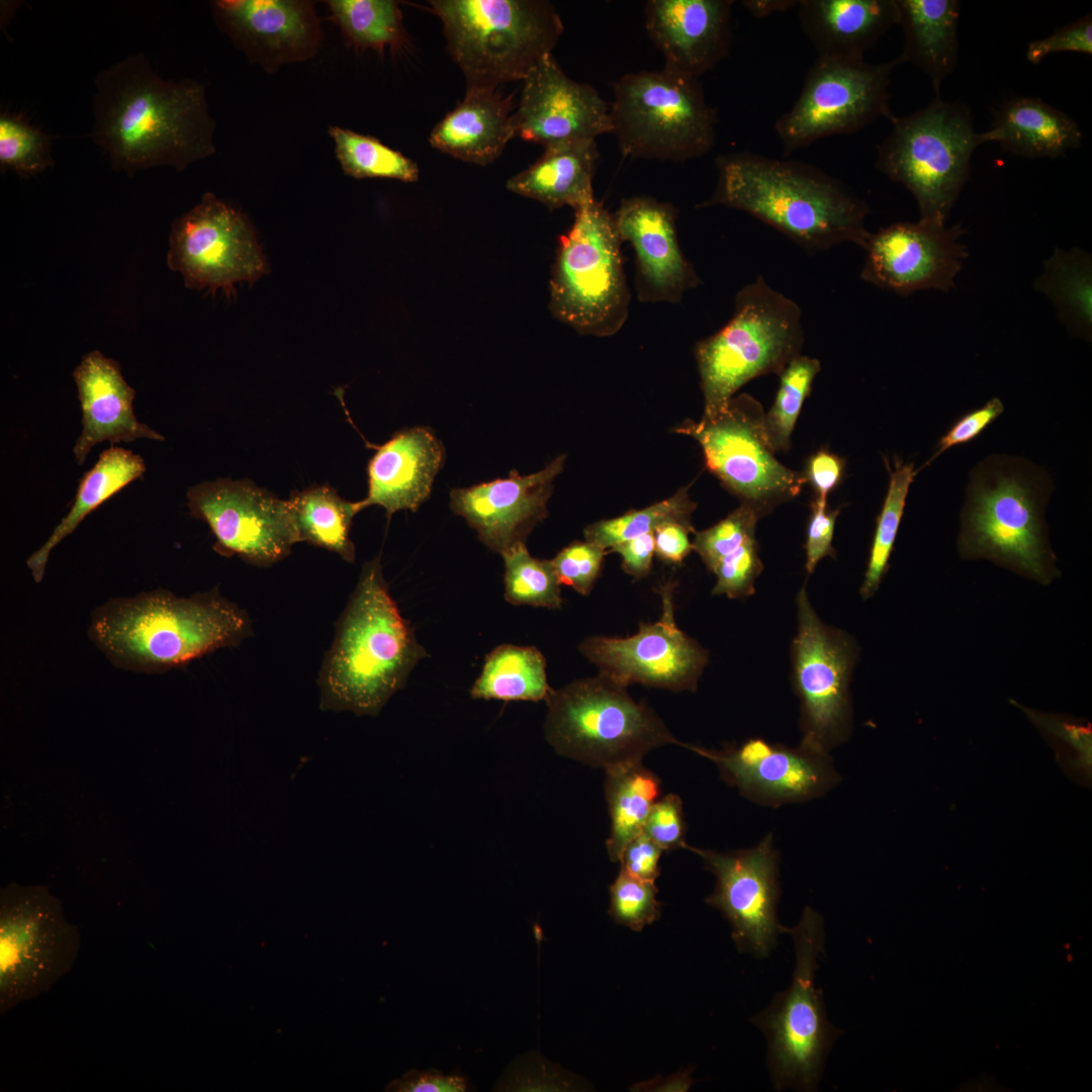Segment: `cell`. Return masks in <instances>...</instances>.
<instances>
[{"mask_svg":"<svg viewBox=\"0 0 1092 1092\" xmlns=\"http://www.w3.org/2000/svg\"><path fill=\"white\" fill-rule=\"evenodd\" d=\"M621 242L635 255V290L641 302H680L701 279L677 237L676 207L647 195L624 198L613 213Z\"/></svg>","mask_w":1092,"mask_h":1092,"instance_id":"obj_24","label":"cell"},{"mask_svg":"<svg viewBox=\"0 0 1092 1092\" xmlns=\"http://www.w3.org/2000/svg\"><path fill=\"white\" fill-rule=\"evenodd\" d=\"M804 339L802 310L796 301L760 275L740 288L731 318L695 346L703 418L716 416L748 381L780 374L801 354Z\"/></svg>","mask_w":1092,"mask_h":1092,"instance_id":"obj_7","label":"cell"},{"mask_svg":"<svg viewBox=\"0 0 1092 1092\" xmlns=\"http://www.w3.org/2000/svg\"><path fill=\"white\" fill-rule=\"evenodd\" d=\"M443 23L447 50L462 70L467 88L497 89L524 81L557 44L564 26L554 5L544 0H433Z\"/></svg>","mask_w":1092,"mask_h":1092,"instance_id":"obj_6","label":"cell"},{"mask_svg":"<svg viewBox=\"0 0 1092 1092\" xmlns=\"http://www.w3.org/2000/svg\"><path fill=\"white\" fill-rule=\"evenodd\" d=\"M838 514L839 509L830 510L827 502L815 498L812 503L805 543V568L808 574L814 571L824 557H834L832 540Z\"/></svg>","mask_w":1092,"mask_h":1092,"instance_id":"obj_54","label":"cell"},{"mask_svg":"<svg viewBox=\"0 0 1092 1092\" xmlns=\"http://www.w3.org/2000/svg\"><path fill=\"white\" fill-rule=\"evenodd\" d=\"M662 851L659 845L641 832L625 847L620 858L621 868L639 879L655 882Z\"/></svg>","mask_w":1092,"mask_h":1092,"instance_id":"obj_56","label":"cell"},{"mask_svg":"<svg viewBox=\"0 0 1092 1092\" xmlns=\"http://www.w3.org/2000/svg\"><path fill=\"white\" fill-rule=\"evenodd\" d=\"M1004 412V404L998 397L988 400L983 406L970 411L958 419L936 444L935 452L921 467L924 468L949 448L965 445L976 439Z\"/></svg>","mask_w":1092,"mask_h":1092,"instance_id":"obj_53","label":"cell"},{"mask_svg":"<svg viewBox=\"0 0 1092 1092\" xmlns=\"http://www.w3.org/2000/svg\"><path fill=\"white\" fill-rule=\"evenodd\" d=\"M762 568L756 539L749 540L715 565L712 572L717 581L712 594L725 595L730 599L751 596L755 592L754 583Z\"/></svg>","mask_w":1092,"mask_h":1092,"instance_id":"obj_49","label":"cell"},{"mask_svg":"<svg viewBox=\"0 0 1092 1092\" xmlns=\"http://www.w3.org/2000/svg\"><path fill=\"white\" fill-rule=\"evenodd\" d=\"M887 467L890 472L889 486L876 521L867 569L859 589L864 600L876 594L888 570L909 488L918 473L913 462L903 463L896 460L893 469L888 464Z\"/></svg>","mask_w":1092,"mask_h":1092,"instance_id":"obj_40","label":"cell"},{"mask_svg":"<svg viewBox=\"0 0 1092 1092\" xmlns=\"http://www.w3.org/2000/svg\"><path fill=\"white\" fill-rule=\"evenodd\" d=\"M192 517L207 524L213 550L238 555L252 565L267 567L286 557L297 543L287 500L249 479L218 478L190 487Z\"/></svg>","mask_w":1092,"mask_h":1092,"instance_id":"obj_18","label":"cell"},{"mask_svg":"<svg viewBox=\"0 0 1092 1092\" xmlns=\"http://www.w3.org/2000/svg\"><path fill=\"white\" fill-rule=\"evenodd\" d=\"M329 132L335 143L337 158L347 175L359 179L418 180V165L379 140L339 126H331Z\"/></svg>","mask_w":1092,"mask_h":1092,"instance_id":"obj_41","label":"cell"},{"mask_svg":"<svg viewBox=\"0 0 1092 1092\" xmlns=\"http://www.w3.org/2000/svg\"><path fill=\"white\" fill-rule=\"evenodd\" d=\"M511 96L497 89L467 88L461 102L432 130L431 146L467 163L486 166L516 136Z\"/></svg>","mask_w":1092,"mask_h":1092,"instance_id":"obj_31","label":"cell"},{"mask_svg":"<svg viewBox=\"0 0 1092 1092\" xmlns=\"http://www.w3.org/2000/svg\"><path fill=\"white\" fill-rule=\"evenodd\" d=\"M697 853L716 878L707 904L718 909L732 926V938L739 951L766 958L778 936L788 933L780 923V854L768 833L755 846L720 852L687 845Z\"/></svg>","mask_w":1092,"mask_h":1092,"instance_id":"obj_19","label":"cell"},{"mask_svg":"<svg viewBox=\"0 0 1092 1092\" xmlns=\"http://www.w3.org/2000/svg\"><path fill=\"white\" fill-rule=\"evenodd\" d=\"M754 17L761 18L774 13L788 11L798 6L796 0H746L740 2Z\"/></svg>","mask_w":1092,"mask_h":1092,"instance_id":"obj_60","label":"cell"},{"mask_svg":"<svg viewBox=\"0 0 1092 1092\" xmlns=\"http://www.w3.org/2000/svg\"><path fill=\"white\" fill-rule=\"evenodd\" d=\"M714 193L698 207L744 211L808 251L850 243L864 249L868 203L813 165L751 152L719 155Z\"/></svg>","mask_w":1092,"mask_h":1092,"instance_id":"obj_2","label":"cell"},{"mask_svg":"<svg viewBox=\"0 0 1092 1092\" xmlns=\"http://www.w3.org/2000/svg\"><path fill=\"white\" fill-rule=\"evenodd\" d=\"M696 508L688 494L687 488L672 496L642 510H632L618 518L602 520L584 529L585 540L603 549H611L627 540L644 534L653 533L656 528L666 523L691 524V515Z\"/></svg>","mask_w":1092,"mask_h":1092,"instance_id":"obj_43","label":"cell"},{"mask_svg":"<svg viewBox=\"0 0 1092 1092\" xmlns=\"http://www.w3.org/2000/svg\"><path fill=\"white\" fill-rule=\"evenodd\" d=\"M333 18L356 46L381 50L403 40L402 16L391 0H332Z\"/></svg>","mask_w":1092,"mask_h":1092,"instance_id":"obj_42","label":"cell"},{"mask_svg":"<svg viewBox=\"0 0 1092 1092\" xmlns=\"http://www.w3.org/2000/svg\"><path fill=\"white\" fill-rule=\"evenodd\" d=\"M898 21L904 33L899 64L921 69L932 82L936 96L942 81L956 69L959 56L957 0H896Z\"/></svg>","mask_w":1092,"mask_h":1092,"instance_id":"obj_34","label":"cell"},{"mask_svg":"<svg viewBox=\"0 0 1092 1092\" xmlns=\"http://www.w3.org/2000/svg\"><path fill=\"white\" fill-rule=\"evenodd\" d=\"M167 263L187 287L231 295L239 282H254L267 263L247 217L205 193L172 225Z\"/></svg>","mask_w":1092,"mask_h":1092,"instance_id":"obj_17","label":"cell"},{"mask_svg":"<svg viewBox=\"0 0 1092 1092\" xmlns=\"http://www.w3.org/2000/svg\"><path fill=\"white\" fill-rule=\"evenodd\" d=\"M426 656L389 594L380 559L367 561L323 661L320 708L376 716Z\"/></svg>","mask_w":1092,"mask_h":1092,"instance_id":"obj_4","label":"cell"},{"mask_svg":"<svg viewBox=\"0 0 1092 1092\" xmlns=\"http://www.w3.org/2000/svg\"><path fill=\"white\" fill-rule=\"evenodd\" d=\"M78 927L44 886L9 884L0 892V1013L50 991L73 969Z\"/></svg>","mask_w":1092,"mask_h":1092,"instance_id":"obj_13","label":"cell"},{"mask_svg":"<svg viewBox=\"0 0 1092 1092\" xmlns=\"http://www.w3.org/2000/svg\"><path fill=\"white\" fill-rule=\"evenodd\" d=\"M843 461L837 455L820 450L808 460L805 477L816 493V498L827 502L828 494L838 485L843 475Z\"/></svg>","mask_w":1092,"mask_h":1092,"instance_id":"obj_57","label":"cell"},{"mask_svg":"<svg viewBox=\"0 0 1092 1092\" xmlns=\"http://www.w3.org/2000/svg\"><path fill=\"white\" fill-rule=\"evenodd\" d=\"M965 232L961 223L946 228L919 219L871 233L860 277L902 296L927 289L947 292L968 257L960 241Z\"/></svg>","mask_w":1092,"mask_h":1092,"instance_id":"obj_22","label":"cell"},{"mask_svg":"<svg viewBox=\"0 0 1092 1092\" xmlns=\"http://www.w3.org/2000/svg\"><path fill=\"white\" fill-rule=\"evenodd\" d=\"M599 157L597 140L546 147L534 164L509 179L507 188L550 209L576 210L596 199L593 182Z\"/></svg>","mask_w":1092,"mask_h":1092,"instance_id":"obj_32","label":"cell"},{"mask_svg":"<svg viewBox=\"0 0 1092 1092\" xmlns=\"http://www.w3.org/2000/svg\"><path fill=\"white\" fill-rule=\"evenodd\" d=\"M611 551L622 556V567L628 574L637 579L642 578L648 575L655 552L653 533L622 542L611 548Z\"/></svg>","mask_w":1092,"mask_h":1092,"instance_id":"obj_59","label":"cell"},{"mask_svg":"<svg viewBox=\"0 0 1092 1092\" xmlns=\"http://www.w3.org/2000/svg\"><path fill=\"white\" fill-rule=\"evenodd\" d=\"M551 691L546 660L537 648L503 644L486 655L470 695L474 699L538 702L546 700Z\"/></svg>","mask_w":1092,"mask_h":1092,"instance_id":"obj_38","label":"cell"},{"mask_svg":"<svg viewBox=\"0 0 1092 1092\" xmlns=\"http://www.w3.org/2000/svg\"><path fill=\"white\" fill-rule=\"evenodd\" d=\"M248 614L217 590L177 597L165 589L108 600L91 616L89 637L118 668L159 673L250 636Z\"/></svg>","mask_w":1092,"mask_h":1092,"instance_id":"obj_3","label":"cell"},{"mask_svg":"<svg viewBox=\"0 0 1092 1092\" xmlns=\"http://www.w3.org/2000/svg\"><path fill=\"white\" fill-rule=\"evenodd\" d=\"M1034 288L1051 299L1071 336L1091 340L1092 261L1088 253L1056 248L1044 261Z\"/></svg>","mask_w":1092,"mask_h":1092,"instance_id":"obj_37","label":"cell"},{"mask_svg":"<svg viewBox=\"0 0 1092 1092\" xmlns=\"http://www.w3.org/2000/svg\"><path fill=\"white\" fill-rule=\"evenodd\" d=\"M763 513L748 504H741L729 516L716 525L695 532L693 549L712 571L726 555L749 540L755 539V527Z\"/></svg>","mask_w":1092,"mask_h":1092,"instance_id":"obj_47","label":"cell"},{"mask_svg":"<svg viewBox=\"0 0 1092 1092\" xmlns=\"http://www.w3.org/2000/svg\"><path fill=\"white\" fill-rule=\"evenodd\" d=\"M513 119L516 135L544 148L612 133L610 102L590 84L568 77L552 54L523 81Z\"/></svg>","mask_w":1092,"mask_h":1092,"instance_id":"obj_23","label":"cell"},{"mask_svg":"<svg viewBox=\"0 0 1092 1092\" xmlns=\"http://www.w3.org/2000/svg\"><path fill=\"white\" fill-rule=\"evenodd\" d=\"M802 31L821 58L863 60L898 21L896 0H801Z\"/></svg>","mask_w":1092,"mask_h":1092,"instance_id":"obj_30","label":"cell"},{"mask_svg":"<svg viewBox=\"0 0 1092 1092\" xmlns=\"http://www.w3.org/2000/svg\"><path fill=\"white\" fill-rule=\"evenodd\" d=\"M1091 13L1058 28L1049 36L1032 40L1027 46L1026 58L1031 64H1039L1055 53L1075 52L1092 55Z\"/></svg>","mask_w":1092,"mask_h":1092,"instance_id":"obj_52","label":"cell"},{"mask_svg":"<svg viewBox=\"0 0 1092 1092\" xmlns=\"http://www.w3.org/2000/svg\"><path fill=\"white\" fill-rule=\"evenodd\" d=\"M659 593L662 614L657 622L640 624L639 631L630 637H589L579 649L600 668V673L624 688L638 682L671 691H695L708 653L676 626L672 585H662Z\"/></svg>","mask_w":1092,"mask_h":1092,"instance_id":"obj_20","label":"cell"},{"mask_svg":"<svg viewBox=\"0 0 1092 1092\" xmlns=\"http://www.w3.org/2000/svg\"><path fill=\"white\" fill-rule=\"evenodd\" d=\"M1052 488L1045 471L1024 459L992 455L979 463L961 513V557L1049 584L1060 574L1043 516Z\"/></svg>","mask_w":1092,"mask_h":1092,"instance_id":"obj_5","label":"cell"},{"mask_svg":"<svg viewBox=\"0 0 1092 1092\" xmlns=\"http://www.w3.org/2000/svg\"><path fill=\"white\" fill-rule=\"evenodd\" d=\"M73 377L82 410V431L73 448L79 465L103 441L114 445L136 439L165 440L134 416L135 392L113 359L92 351L83 357Z\"/></svg>","mask_w":1092,"mask_h":1092,"instance_id":"obj_28","label":"cell"},{"mask_svg":"<svg viewBox=\"0 0 1092 1092\" xmlns=\"http://www.w3.org/2000/svg\"><path fill=\"white\" fill-rule=\"evenodd\" d=\"M52 136L18 115L0 114V165L33 176L54 165Z\"/></svg>","mask_w":1092,"mask_h":1092,"instance_id":"obj_46","label":"cell"},{"mask_svg":"<svg viewBox=\"0 0 1092 1092\" xmlns=\"http://www.w3.org/2000/svg\"><path fill=\"white\" fill-rule=\"evenodd\" d=\"M565 455L529 475L513 470L509 477L483 482L450 493L452 511L463 517L492 551L502 554L518 543L547 516L554 478L564 467Z\"/></svg>","mask_w":1092,"mask_h":1092,"instance_id":"obj_25","label":"cell"},{"mask_svg":"<svg viewBox=\"0 0 1092 1092\" xmlns=\"http://www.w3.org/2000/svg\"><path fill=\"white\" fill-rule=\"evenodd\" d=\"M606 799L611 817L607 851L612 861H620L627 844L642 831L648 814L660 795V781L641 762L606 770Z\"/></svg>","mask_w":1092,"mask_h":1092,"instance_id":"obj_39","label":"cell"},{"mask_svg":"<svg viewBox=\"0 0 1092 1092\" xmlns=\"http://www.w3.org/2000/svg\"><path fill=\"white\" fill-rule=\"evenodd\" d=\"M796 603L798 628L791 658L800 701V744L829 753L851 731L849 684L858 649L847 633L821 621L804 586Z\"/></svg>","mask_w":1092,"mask_h":1092,"instance_id":"obj_15","label":"cell"},{"mask_svg":"<svg viewBox=\"0 0 1092 1092\" xmlns=\"http://www.w3.org/2000/svg\"><path fill=\"white\" fill-rule=\"evenodd\" d=\"M545 701L548 742L558 754L592 766L639 763L656 747L684 744L653 710L602 673L552 690Z\"/></svg>","mask_w":1092,"mask_h":1092,"instance_id":"obj_9","label":"cell"},{"mask_svg":"<svg viewBox=\"0 0 1092 1092\" xmlns=\"http://www.w3.org/2000/svg\"><path fill=\"white\" fill-rule=\"evenodd\" d=\"M898 65L897 59L869 64L818 57L796 102L775 122L784 156L823 138L854 133L881 117L892 121L888 87Z\"/></svg>","mask_w":1092,"mask_h":1092,"instance_id":"obj_14","label":"cell"},{"mask_svg":"<svg viewBox=\"0 0 1092 1092\" xmlns=\"http://www.w3.org/2000/svg\"><path fill=\"white\" fill-rule=\"evenodd\" d=\"M214 18L242 49L264 65L301 61L320 41L310 3L290 0H220Z\"/></svg>","mask_w":1092,"mask_h":1092,"instance_id":"obj_27","label":"cell"},{"mask_svg":"<svg viewBox=\"0 0 1092 1092\" xmlns=\"http://www.w3.org/2000/svg\"><path fill=\"white\" fill-rule=\"evenodd\" d=\"M654 882L639 879L624 869L610 886L609 914L620 925L640 931L659 916Z\"/></svg>","mask_w":1092,"mask_h":1092,"instance_id":"obj_48","label":"cell"},{"mask_svg":"<svg viewBox=\"0 0 1092 1092\" xmlns=\"http://www.w3.org/2000/svg\"><path fill=\"white\" fill-rule=\"evenodd\" d=\"M610 113L612 134L630 159L685 162L716 143V110L699 79L663 68L616 80Z\"/></svg>","mask_w":1092,"mask_h":1092,"instance_id":"obj_11","label":"cell"},{"mask_svg":"<svg viewBox=\"0 0 1092 1092\" xmlns=\"http://www.w3.org/2000/svg\"><path fill=\"white\" fill-rule=\"evenodd\" d=\"M682 746L712 760L728 785L762 806L810 801L827 794L841 780L829 753L802 744L790 747L752 737L721 750Z\"/></svg>","mask_w":1092,"mask_h":1092,"instance_id":"obj_21","label":"cell"},{"mask_svg":"<svg viewBox=\"0 0 1092 1092\" xmlns=\"http://www.w3.org/2000/svg\"><path fill=\"white\" fill-rule=\"evenodd\" d=\"M296 541L305 542L355 561V546L350 538L352 520L362 511L359 502L343 499L329 484H312L296 490L287 499Z\"/></svg>","mask_w":1092,"mask_h":1092,"instance_id":"obj_36","label":"cell"},{"mask_svg":"<svg viewBox=\"0 0 1092 1092\" xmlns=\"http://www.w3.org/2000/svg\"><path fill=\"white\" fill-rule=\"evenodd\" d=\"M368 463V493L362 509L378 505L389 519L400 510L417 511L429 496L444 461L441 442L427 428L416 427L394 434L375 447Z\"/></svg>","mask_w":1092,"mask_h":1092,"instance_id":"obj_29","label":"cell"},{"mask_svg":"<svg viewBox=\"0 0 1092 1092\" xmlns=\"http://www.w3.org/2000/svg\"><path fill=\"white\" fill-rule=\"evenodd\" d=\"M732 0H649L644 23L663 69L699 79L729 54Z\"/></svg>","mask_w":1092,"mask_h":1092,"instance_id":"obj_26","label":"cell"},{"mask_svg":"<svg viewBox=\"0 0 1092 1092\" xmlns=\"http://www.w3.org/2000/svg\"><path fill=\"white\" fill-rule=\"evenodd\" d=\"M763 416L759 402L743 393L733 396L716 416L688 420L674 429L700 444L707 468L729 490L762 513L796 496L807 482L803 473L775 457Z\"/></svg>","mask_w":1092,"mask_h":1092,"instance_id":"obj_16","label":"cell"},{"mask_svg":"<svg viewBox=\"0 0 1092 1092\" xmlns=\"http://www.w3.org/2000/svg\"><path fill=\"white\" fill-rule=\"evenodd\" d=\"M682 803L678 796L667 794L652 806L643 833L663 850L687 847Z\"/></svg>","mask_w":1092,"mask_h":1092,"instance_id":"obj_51","label":"cell"},{"mask_svg":"<svg viewBox=\"0 0 1092 1092\" xmlns=\"http://www.w3.org/2000/svg\"><path fill=\"white\" fill-rule=\"evenodd\" d=\"M94 84L90 135L113 169L182 171L215 152V125L198 82L163 79L139 53L99 71Z\"/></svg>","mask_w":1092,"mask_h":1092,"instance_id":"obj_1","label":"cell"},{"mask_svg":"<svg viewBox=\"0 0 1092 1092\" xmlns=\"http://www.w3.org/2000/svg\"><path fill=\"white\" fill-rule=\"evenodd\" d=\"M985 143L1025 158H1058L1081 147L1079 124L1040 98L1014 97L997 110Z\"/></svg>","mask_w":1092,"mask_h":1092,"instance_id":"obj_33","label":"cell"},{"mask_svg":"<svg viewBox=\"0 0 1092 1092\" xmlns=\"http://www.w3.org/2000/svg\"><path fill=\"white\" fill-rule=\"evenodd\" d=\"M695 532L692 526L681 523H666L653 532L656 554L663 560L679 563L693 550L689 534Z\"/></svg>","mask_w":1092,"mask_h":1092,"instance_id":"obj_58","label":"cell"},{"mask_svg":"<svg viewBox=\"0 0 1092 1092\" xmlns=\"http://www.w3.org/2000/svg\"><path fill=\"white\" fill-rule=\"evenodd\" d=\"M891 122L876 169L912 193L920 219L945 224L969 179L972 156L985 144L983 132L975 131L966 104L940 96Z\"/></svg>","mask_w":1092,"mask_h":1092,"instance_id":"obj_8","label":"cell"},{"mask_svg":"<svg viewBox=\"0 0 1092 1092\" xmlns=\"http://www.w3.org/2000/svg\"><path fill=\"white\" fill-rule=\"evenodd\" d=\"M614 215L597 199L574 210L560 238L549 281L552 315L581 336L611 337L631 301Z\"/></svg>","mask_w":1092,"mask_h":1092,"instance_id":"obj_10","label":"cell"},{"mask_svg":"<svg viewBox=\"0 0 1092 1092\" xmlns=\"http://www.w3.org/2000/svg\"><path fill=\"white\" fill-rule=\"evenodd\" d=\"M505 561V598L513 605L559 609L560 581L551 560L533 557L525 543L500 554Z\"/></svg>","mask_w":1092,"mask_h":1092,"instance_id":"obj_45","label":"cell"},{"mask_svg":"<svg viewBox=\"0 0 1092 1092\" xmlns=\"http://www.w3.org/2000/svg\"><path fill=\"white\" fill-rule=\"evenodd\" d=\"M606 550L588 542L575 541L563 548L552 560L560 583L588 595L599 577Z\"/></svg>","mask_w":1092,"mask_h":1092,"instance_id":"obj_50","label":"cell"},{"mask_svg":"<svg viewBox=\"0 0 1092 1092\" xmlns=\"http://www.w3.org/2000/svg\"><path fill=\"white\" fill-rule=\"evenodd\" d=\"M788 933L794 939L796 966L790 987L751 1021L767 1040V1064L776 1090L814 1091L826 1057L842 1034L828 1021L822 992L814 985L818 959L824 953L823 918L807 906Z\"/></svg>","mask_w":1092,"mask_h":1092,"instance_id":"obj_12","label":"cell"},{"mask_svg":"<svg viewBox=\"0 0 1092 1092\" xmlns=\"http://www.w3.org/2000/svg\"><path fill=\"white\" fill-rule=\"evenodd\" d=\"M821 369L816 358L798 355L782 370L780 385L772 406L763 416L767 441L776 452L789 448L790 438L805 399Z\"/></svg>","mask_w":1092,"mask_h":1092,"instance_id":"obj_44","label":"cell"},{"mask_svg":"<svg viewBox=\"0 0 1092 1092\" xmlns=\"http://www.w3.org/2000/svg\"><path fill=\"white\" fill-rule=\"evenodd\" d=\"M469 1089L466 1077L459 1074L445 1075L438 1070H411L393 1080L386 1087L394 1092H464Z\"/></svg>","mask_w":1092,"mask_h":1092,"instance_id":"obj_55","label":"cell"},{"mask_svg":"<svg viewBox=\"0 0 1092 1092\" xmlns=\"http://www.w3.org/2000/svg\"><path fill=\"white\" fill-rule=\"evenodd\" d=\"M145 471L143 457L131 450L111 445L99 455L94 466L81 478L69 513L26 561L36 583L43 578L52 550L71 535L90 513L131 481L140 478Z\"/></svg>","mask_w":1092,"mask_h":1092,"instance_id":"obj_35","label":"cell"}]
</instances>
